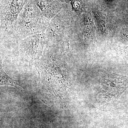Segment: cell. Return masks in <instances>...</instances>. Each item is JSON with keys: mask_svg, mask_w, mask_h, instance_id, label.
Returning <instances> with one entry per match:
<instances>
[{"mask_svg": "<svg viewBox=\"0 0 128 128\" xmlns=\"http://www.w3.org/2000/svg\"><path fill=\"white\" fill-rule=\"evenodd\" d=\"M49 22L43 16L34 0H28L18 16L14 34L7 39H20L43 32Z\"/></svg>", "mask_w": 128, "mask_h": 128, "instance_id": "1", "label": "cell"}, {"mask_svg": "<svg viewBox=\"0 0 128 128\" xmlns=\"http://www.w3.org/2000/svg\"><path fill=\"white\" fill-rule=\"evenodd\" d=\"M28 0H2L1 2L0 40L14 34L18 16Z\"/></svg>", "mask_w": 128, "mask_h": 128, "instance_id": "2", "label": "cell"}, {"mask_svg": "<svg viewBox=\"0 0 128 128\" xmlns=\"http://www.w3.org/2000/svg\"><path fill=\"white\" fill-rule=\"evenodd\" d=\"M43 16L50 20L60 10L59 0H34Z\"/></svg>", "mask_w": 128, "mask_h": 128, "instance_id": "3", "label": "cell"}, {"mask_svg": "<svg viewBox=\"0 0 128 128\" xmlns=\"http://www.w3.org/2000/svg\"><path fill=\"white\" fill-rule=\"evenodd\" d=\"M0 85L11 86L19 89L23 88L19 84L17 80L12 79L2 69L1 64H0Z\"/></svg>", "mask_w": 128, "mask_h": 128, "instance_id": "4", "label": "cell"}, {"mask_svg": "<svg viewBox=\"0 0 128 128\" xmlns=\"http://www.w3.org/2000/svg\"><path fill=\"white\" fill-rule=\"evenodd\" d=\"M71 4L73 10L76 12H82V4L80 0H72Z\"/></svg>", "mask_w": 128, "mask_h": 128, "instance_id": "5", "label": "cell"}, {"mask_svg": "<svg viewBox=\"0 0 128 128\" xmlns=\"http://www.w3.org/2000/svg\"><path fill=\"white\" fill-rule=\"evenodd\" d=\"M59 0L60 1L62 2H68L71 0Z\"/></svg>", "mask_w": 128, "mask_h": 128, "instance_id": "6", "label": "cell"}]
</instances>
